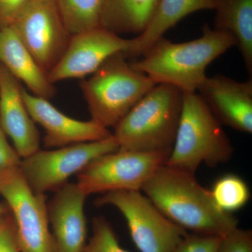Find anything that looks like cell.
Wrapping results in <instances>:
<instances>
[{
  "label": "cell",
  "instance_id": "6da1fadb",
  "mask_svg": "<svg viewBox=\"0 0 252 252\" xmlns=\"http://www.w3.org/2000/svg\"><path fill=\"white\" fill-rule=\"evenodd\" d=\"M141 191L168 220L195 234L223 238L238 227V219L217 208L195 174L164 165Z\"/></svg>",
  "mask_w": 252,
  "mask_h": 252
},
{
  "label": "cell",
  "instance_id": "7a4b0ae2",
  "mask_svg": "<svg viewBox=\"0 0 252 252\" xmlns=\"http://www.w3.org/2000/svg\"><path fill=\"white\" fill-rule=\"evenodd\" d=\"M202 31L200 38L187 42L174 43L162 36L131 66L157 84H169L182 92H196L206 78L207 66L236 45L229 33L211 29L207 24Z\"/></svg>",
  "mask_w": 252,
  "mask_h": 252
},
{
  "label": "cell",
  "instance_id": "3957f363",
  "mask_svg": "<svg viewBox=\"0 0 252 252\" xmlns=\"http://www.w3.org/2000/svg\"><path fill=\"white\" fill-rule=\"evenodd\" d=\"M183 92L169 84L152 88L114 127L119 149H172L182 112Z\"/></svg>",
  "mask_w": 252,
  "mask_h": 252
},
{
  "label": "cell",
  "instance_id": "277c9868",
  "mask_svg": "<svg viewBox=\"0 0 252 252\" xmlns=\"http://www.w3.org/2000/svg\"><path fill=\"white\" fill-rule=\"evenodd\" d=\"M233 153L230 139L202 97L196 92H183L180 122L165 165L195 174L202 164L216 167Z\"/></svg>",
  "mask_w": 252,
  "mask_h": 252
},
{
  "label": "cell",
  "instance_id": "5b68a950",
  "mask_svg": "<svg viewBox=\"0 0 252 252\" xmlns=\"http://www.w3.org/2000/svg\"><path fill=\"white\" fill-rule=\"evenodd\" d=\"M126 59L124 53L111 56L81 84L91 120L108 129L115 127L157 85Z\"/></svg>",
  "mask_w": 252,
  "mask_h": 252
},
{
  "label": "cell",
  "instance_id": "8992f818",
  "mask_svg": "<svg viewBox=\"0 0 252 252\" xmlns=\"http://www.w3.org/2000/svg\"><path fill=\"white\" fill-rule=\"evenodd\" d=\"M171 149L137 152L119 149L99 157L77 174V185L89 196L117 190H141L162 165Z\"/></svg>",
  "mask_w": 252,
  "mask_h": 252
},
{
  "label": "cell",
  "instance_id": "52a82bcc",
  "mask_svg": "<svg viewBox=\"0 0 252 252\" xmlns=\"http://www.w3.org/2000/svg\"><path fill=\"white\" fill-rule=\"evenodd\" d=\"M94 203L97 207L112 205L122 212L140 252H174L188 235L162 215L141 190L108 192Z\"/></svg>",
  "mask_w": 252,
  "mask_h": 252
},
{
  "label": "cell",
  "instance_id": "ba28073f",
  "mask_svg": "<svg viewBox=\"0 0 252 252\" xmlns=\"http://www.w3.org/2000/svg\"><path fill=\"white\" fill-rule=\"evenodd\" d=\"M113 135L104 140L41 150L22 158L20 168L35 193L56 191L72 176L77 175L95 159L119 150Z\"/></svg>",
  "mask_w": 252,
  "mask_h": 252
},
{
  "label": "cell",
  "instance_id": "9c48e42d",
  "mask_svg": "<svg viewBox=\"0 0 252 252\" xmlns=\"http://www.w3.org/2000/svg\"><path fill=\"white\" fill-rule=\"evenodd\" d=\"M0 195L11 213L22 252H54L45 194L32 190L20 166L0 173Z\"/></svg>",
  "mask_w": 252,
  "mask_h": 252
},
{
  "label": "cell",
  "instance_id": "30bf717a",
  "mask_svg": "<svg viewBox=\"0 0 252 252\" xmlns=\"http://www.w3.org/2000/svg\"><path fill=\"white\" fill-rule=\"evenodd\" d=\"M11 26L49 75L62 58L71 38L56 0H30L16 15Z\"/></svg>",
  "mask_w": 252,
  "mask_h": 252
},
{
  "label": "cell",
  "instance_id": "8fae6325",
  "mask_svg": "<svg viewBox=\"0 0 252 252\" xmlns=\"http://www.w3.org/2000/svg\"><path fill=\"white\" fill-rule=\"evenodd\" d=\"M132 47V39L102 27L71 36L62 58L49 74L53 83L68 79H84L95 72L107 59L119 53L126 57Z\"/></svg>",
  "mask_w": 252,
  "mask_h": 252
},
{
  "label": "cell",
  "instance_id": "7c38bea8",
  "mask_svg": "<svg viewBox=\"0 0 252 252\" xmlns=\"http://www.w3.org/2000/svg\"><path fill=\"white\" fill-rule=\"evenodd\" d=\"M23 99L34 123L45 130L44 145L47 149H57L72 144L94 142L112 135L108 128L91 120H76L63 114L49 102L22 89Z\"/></svg>",
  "mask_w": 252,
  "mask_h": 252
},
{
  "label": "cell",
  "instance_id": "4fadbf2b",
  "mask_svg": "<svg viewBox=\"0 0 252 252\" xmlns=\"http://www.w3.org/2000/svg\"><path fill=\"white\" fill-rule=\"evenodd\" d=\"M197 91L221 125L252 134V78L239 82L223 75L206 77Z\"/></svg>",
  "mask_w": 252,
  "mask_h": 252
},
{
  "label": "cell",
  "instance_id": "5bb4252c",
  "mask_svg": "<svg viewBox=\"0 0 252 252\" xmlns=\"http://www.w3.org/2000/svg\"><path fill=\"white\" fill-rule=\"evenodd\" d=\"M87 197L77 183H67L56 190L47 204L54 252H82L85 248Z\"/></svg>",
  "mask_w": 252,
  "mask_h": 252
},
{
  "label": "cell",
  "instance_id": "9a60e30c",
  "mask_svg": "<svg viewBox=\"0 0 252 252\" xmlns=\"http://www.w3.org/2000/svg\"><path fill=\"white\" fill-rule=\"evenodd\" d=\"M20 83L0 64V125L24 158L40 149V135L26 107Z\"/></svg>",
  "mask_w": 252,
  "mask_h": 252
},
{
  "label": "cell",
  "instance_id": "2e32d148",
  "mask_svg": "<svg viewBox=\"0 0 252 252\" xmlns=\"http://www.w3.org/2000/svg\"><path fill=\"white\" fill-rule=\"evenodd\" d=\"M0 64L31 94L49 99L56 94L54 84L24 45L12 26L0 28Z\"/></svg>",
  "mask_w": 252,
  "mask_h": 252
},
{
  "label": "cell",
  "instance_id": "e0dca14e",
  "mask_svg": "<svg viewBox=\"0 0 252 252\" xmlns=\"http://www.w3.org/2000/svg\"><path fill=\"white\" fill-rule=\"evenodd\" d=\"M217 0H159L148 26L132 39V47L127 57L142 56L169 29L190 14L202 10L215 9Z\"/></svg>",
  "mask_w": 252,
  "mask_h": 252
},
{
  "label": "cell",
  "instance_id": "ac0fdd59",
  "mask_svg": "<svg viewBox=\"0 0 252 252\" xmlns=\"http://www.w3.org/2000/svg\"><path fill=\"white\" fill-rule=\"evenodd\" d=\"M215 28L234 37L245 67L252 74V0H217Z\"/></svg>",
  "mask_w": 252,
  "mask_h": 252
},
{
  "label": "cell",
  "instance_id": "d6986e66",
  "mask_svg": "<svg viewBox=\"0 0 252 252\" xmlns=\"http://www.w3.org/2000/svg\"><path fill=\"white\" fill-rule=\"evenodd\" d=\"M159 0H104L100 27L117 34H141L155 12Z\"/></svg>",
  "mask_w": 252,
  "mask_h": 252
},
{
  "label": "cell",
  "instance_id": "ffe728a7",
  "mask_svg": "<svg viewBox=\"0 0 252 252\" xmlns=\"http://www.w3.org/2000/svg\"><path fill=\"white\" fill-rule=\"evenodd\" d=\"M70 36L100 27L104 0H56Z\"/></svg>",
  "mask_w": 252,
  "mask_h": 252
},
{
  "label": "cell",
  "instance_id": "44dd1931",
  "mask_svg": "<svg viewBox=\"0 0 252 252\" xmlns=\"http://www.w3.org/2000/svg\"><path fill=\"white\" fill-rule=\"evenodd\" d=\"M210 193L217 208L231 215L245 207L250 198L246 182L234 174H227L218 179Z\"/></svg>",
  "mask_w": 252,
  "mask_h": 252
},
{
  "label": "cell",
  "instance_id": "7402d4cb",
  "mask_svg": "<svg viewBox=\"0 0 252 252\" xmlns=\"http://www.w3.org/2000/svg\"><path fill=\"white\" fill-rule=\"evenodd\" d=\"M92 236L82 252H129L121 246L112 225L103 217L93 220Z\"/></svg>",
  "mask_w": 252,
  "mask_h": 252
},
{
  "label": "cell",
  "instance_id": "603a6c76",
  "mask_svg": "<svg viewBox=\"0 0 252 252\" xmlns=\"http://www.w3.org/2000/svg\"><path fill=\"white\" fill-rule=\"evenodd\" d=\"M222 239L215 235L188 234L174 252H219Z\"/></svg>",
  "mask_w": 252,
  "mask_h": 252
},
{
  "label": "cell",
  "instance_id": "cb8c5ba5",
  "mask_svg": "<svg viewBox=\"0 0 252 252\" xmlns=\"http://www.w3.org/2000/svg\"><path fill=\"white\" fill-rule=\"evenodd\" d=\"M219 252H252L251 230L235 228L222 239Z\"/></svg>",
  "mask_w": 252,
  "mask_h": 252
},
{
  "label": "cell",
  "instance_id": "d4e9b609",
  "mask_svg": "<svg viewBox=\"0 0 252 252\" xmlns=\"http://www.w3.org/2000/svg\"><path fill=\"white\" fill-rule=\"evenodd\" d=\"M0 252H23L18 245L14 220L10 214L0 220Z\"/></svg>",
  "mask_w": 252,
  "mask_h": 252
},
{
  "label": "cell",
  "instance_id": "484cf974",
  "mask_svg": "<svg viewBox=\"0 0 252 252\" xmlns=\"http://www.w3.org/2000/svg\"><path fill=\"white\" fill-rule=\"evenodd\" d=\"M22 158L9 144L7 136L0 125V173L8 169L20 166Z\"/></svg>",
  "mask_w": 252,
  "mask_h": 252
},
{
  "label": "cell",
  "instance_id": "4316f807",
  "mask_svg": "<svg viewBox=\"0 0 252 252\" xmlns=\"http://www.w3.org/2000/svg\"><path fill=\"white\" fill-rule=\"evenodd\" d=\"M30 0H0V28L12 25L16 15Z\"/></svg>",
  "mask_w": 252,
  "mask_h": 252
},
{
  "label": "cell",
  "instance_id": "83f0119b",
  "mask_svg": "<svg viewBox=\"0 0 252 252\" xmlns=\"http://www.w3.org/2000/svg\"><path fill=\"white\" fill-rule=\"evenodd\" d=\"M9 209L7 205L0 204V220H2L6 215H9Z\"/></svg>",
  "mask_w": 252,
  "mask_h": 252
}]
</instances>
